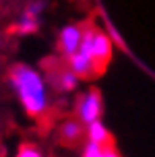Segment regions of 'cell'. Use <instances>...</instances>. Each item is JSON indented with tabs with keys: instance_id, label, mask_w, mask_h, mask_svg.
<instances>
[{
	"instance_id": "6da1fadb",
	"label": "cell",
	"mask_w": 155,
	"mask_h": 157,
	"mask_svg": "<svg viewBox=\"0 0 155 157\" xmlns=\"http://www.w3.org/2000/svg\"><path fill=\"white\" fill-rule=\"evenodd\" d=\"M8 81L31 118H41L48 112V81L39 71L27 64H15L8 72Z\"/></svg>"
},
{
	"instance_id": "7a4b0ae2",
	"label": "cell",
	"mask_w": 155,
	"mask_h": 157,
	"mask_svg": "<svg viewBox=\"0 0 155 157\" xmlns=\"http://www.w3.org/2000/svg\"><path fill=\"white\" fill-rule=\"evenodd\" d=\"M79 52L89 56L97 64V68L103 72L112 58V39L95 27H85V35H83V44H81Z\"/></svg>"
},
{
	"instance_id": "3957f363",
	"label": "cell",
	"mask_w": 155,
	"mask_h": 157,
	"mask_svg": "<svg viewBox=\"0 0 155 157\" xmlns=\"http://www.w3.org/2000/svg\"><path fill=\"white\" fill-rule=\"evenodd\" d=\"M101 110H103V101L97 89H89L77 99V118L85 126L95 120H101Z\"/></svg>"
},
{
	"instance_id": "277c9868",
	"label": "cell",
	"mask_w": 155,
	"mask_h": 157,
	"mask_svg": "<svg viewBox=\"0 0 155 157\" xmlns=\"http://www.w3.org/2000/svg\"><path fill=\"white\" fill-rule=\"evenodd\" d=\"M83 35H85V27L83 25H66L58 35V50L64 58H70L77 54L83 44Z\"/></svg>"
},
{
	"instance_id": "5b68a950",
	"label": "cell",
	"mask_w": 155,
	"mask_h": 157,
	"mask_svg": "<svg viewBox=\"0 0 155 157\" xmlns=\"http://www.w3.org/2000/svg\"><path fill=\"white\" fill-rule=\"evenodd\" d=\"M48 81L52 83L56 91H62V93H70L79 87V81L81 78L70 71V66H54L52 71H48Z\"/></svg>"
},
{
	"instance_id": "8992f818",
	"label": "cell",
	"mask_w": 155,
	"mask_h": 157,
	"mask_svg": "<svg viewBox=\"0 0 155 157\" xmlns=\"http://www.w3.org/2000/svg\"><path fill=\"white\" fill-rule=\"evenodd\" d=\"M68 60V66H70V71L75 72L79 78H95V77H99L101 71L97 68V64L93 62L89 56H85L83 52H77V54H72L70 58H66Z\"/></svg>"
},
{
	"instance_id": "52a82bcc",
	"label": "cell",
	"mask_w": 155,
	"mask_h": 157,
	"mask_svg": "<svg viewBox=\"0 0 155 157\" xmlns=\"http://www.w3.org/2000/svg\"><path fill=\"white\" fill-rule=\"evenodd\" d=\"M87 134V126L79 120V118H68L64 120L58 128V136L64 145H77L81 143V139Z\"/></svg>"
},
{
	"instance_id": "ba28073f",
	"label": "cell",
	"mask_w": 155,
	"mask_h": 157,
	"mask_svg": "<svg viewBox=\"0 0 155 157\" xmlns=\"http://www.w3.org/2000/svg\"><path fill=\"white\" fill-rule=\"evenodd\" d=\"M44 10V2H31L29 6L25 8L21 21L17 25V31L21 35H29V33H35L39 27V13Z\"/></svg>"
},
{
	"instance_id": "9c48e42d",
	"label": "cell",
	"mask_w": 155,
	"mask_h": 157,
	"mask_svg": "<svg viewBox=\"0 0 155 157\" xmlns=\"http://www.w3.org/2000/svg\"><path fill=\"white\" fill-rule=\"evenodd\" d=\"M87 139H89V143H97V145H103V147H114L112 134H110L108 126L101 120H95L91 124H87Z\"/></svg>"
},
{
	"instance_id": "30bf717a",
	"label": "cell",
	"mask_w": 155,
	"mask_h": 157,
	"mask_svg": "<svg viewBox=\"0 0 155 157\" xmlns=\"http://www.w3.org/2000/svg\"><path fill=\"white\" fill-rule=\"evenodd\" d=\"M103 151L106 147L103 145H97V143H87L85 151H83V157H103Z\"/></svg>"
},
{
	"instance_id": "8fae6325",
	"label": "cell",
	"mask_w": 155,
	"mask_h": 157,
	"mask_svg": "<svg viewBox=\"0 0 155 157\" xmlns=\"http://www.w3.org/2000/svg\"><path fill=\"white\" fill-rule=\"evenodd\" d=\"M17 157H41V153L37 151V147H31V145H25L23 149L17 153Z\"/></svg>"
},
{
	"instance_id": "7c38bea8",
	"label": "cell",
	"mask_w": 155,
	"mask_h": 157,
	"mask_svg": "<svg viewBox=\"0 0 155 157\" xmlns=\"http://www.w3.org/2000/svg\"><path fill=\"white\" fill-rule=\"evenodd\" d=\"M103 157H122L120 153H118L114 147H106V151H103Z\"/></svg>"
}]
</instances>
